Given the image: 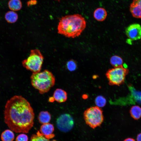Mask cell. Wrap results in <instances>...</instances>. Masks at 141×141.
<instances>
[{
	"label": "cell",
	"mask_w": 141,
	"mask_h": 141,
	"mask_svg": "<svg viewBox=\"0 0 141 141\" xmlns=\"http://www.w3.org/2000/svg\"><path fill=\"white\" fill-rule=\"evenodd\" d=\"M4 115L5 123L16 133H27L33 126V109L29 102L21 96H14L7 101Z\"/></svg>",
	"instance_id": "cell-1"
},
{
	"label": "cell",
	"mask_w": 141,
	"mask_h": 141,
	"mask_svg": "<svg viewBox=\"0 0 141 141\" xmlns=\"http://www.w3.org/2000/svg\"><path fill=\"white\" fill-rule=\"evenodd\" d=\"M86 26L85 19L81 15H67L60 19L58 33L68 38H75L81 34Z\"/></svg>",
	"instance_id": "cell-2"
},
{
	"label": "cell",
	"mask_w": 141,
	"mask_h": 141,
	"mask_svg": "<svg viewBox=\"0 0 141 141\" xmlns=\"http://www.w3.org/2000/svg\"><path fill=\"white\" fill-rule=\"evenodd\" d=\"M30 79L32 85L41 94L48 92L55 84L54 76L46 69L41 72L33 73Z\"/></svg>",
	"instance_id": "cell-3"
},
{
	"label": "cell",
	"mask_w": 141,
	"mask_h": 141,
	"mask_svg": "<svg viewBox=\"0 0 141 141\" xmlns=\"http://www.w3.org/2000/svg\"><path fill=\"white\" fill-rule=\"evenodd\" d=\"M83 116L86 124L93 129L99 126L104 119L103 110L97 106L87 109L84 113Z\"/></svg>",
	"instance_id": "cell-4"
},
{
	"label": "cell",
	"mask_w": 141,
	"mask_h": 141,
	"mask_svg": "<svg viewBox=\"0 0 141 141\" xmlns=\"http://www.w3.org/2000/svg\"><path fill=\"white\" fill-rule=\"evenodd\" d=\"M44 57L38 49L32 50L29 57L23 61L22 64L24 67L33 73L40 72L43 62Z\"/></svg>",
	"instance_id": "cell-5"
},
{
	"label": "cell",
	"mask_w": 141,
	"mask_h": 141,
	"mask_svg": "<svg viewBox=\"0 0 141 141\" xmlns=\"http://www.w3.org/2000/svg\"><path fill=\"white\" fill-rule=\"evenodd\" d=\"M129 72V70L123 66L109 69L105 75L110 85L119 86L124 84L126 76Z\"/></svg>",
	"instance_id": "cell-6"
},
{
	"label": "cell",
	"mask_w": 141,
	"mask_h": 141,
	"mask_svg": "<svg viewBox=\"0 0 141 141\" xmlns=\"http://www.w3.org/2000/svg\"><path fill=\"white\" fill-rule=\"evenodd\" d=\"M56 123L57 128L60 131L67 132L72 128L74 121L71 115L68 114H64L58 118Z\"/></svg>",
	"instance_id": "cell-7"
},
{
	"label": "cell",
	"mask_w": 141,
	"mask_h": 141,
	"mask_svg": "<svg viewBox=\"0 0 141 141\" xmlns=\"http://www.w3.org/2000/svg\"><path fill=\"white\" fill-rule=\"evenodd\" d=\"M125 33L131 40H136L139 39L141 38V26L137 23L131 24L126 28Z\"/></svg>",
	"instance_id": "cell-8"
},
{
	"label": "cell",
	"mask_w": 141,
	"mask_h": 141,
	"mask_svg": "<svg viewBox=\"0 0 141 141\" xmlns=\"http://www.w3.org/2000/svg\"><path fill=\"white\" fill-rule=\"evenodd\" d=\"M54 130L53 125L49 123L43 124L40 128V133L46 138L49 139L54 137L55 135L52 133Z\"/></svg>",
	"instance_id": "cell-9"
},
{
	"label": "cell",
	"mask_w": 141,
	"mask_h": 141,
	"mask_svg": "<svg viewBox=\"0 0 141 141\" xmlns=\"http://www.w3.org/2000/svg\"><path fill=\"white\" fill-rule=\"evenodd\" d=\"M130 10L133 17L141 19V0H133L130 4Z\"/></svg>",
	"instance_id": "cell-10"
},
{
	"label": "cell",
	"mask_w": 141,
	"mask_h": 141,
	"mask_svg": "<svg viewBox=\"0 0 141 141\" xmlns=\"http://www.w3.org/2000/svg\"><path fill=\"white\" fill-rule=\"evenodd\" d=\"M53 96L54 99L60 103L65 102L67 99V93L66 92L60 89H57L55 90Z\"/></svg>",
	"instance_id": "cell-11"
},
{
	"label": "cell",
	"mask_w": 141,
	"mask_h": 141,
	"mask_svg": "<svg viewBox=\"0 0 141 141\" xmlns=\"http://www.w3.org/2000/svg\"><path fill=\"white\" fill-rule=\"evenodd\" d=\"M107 13L104 8H99L96 9L94 11L93 16L98 21H102L104 20L106 18Z\"/></svg>",
	"instance_id": "cell-12"
},
{
	"label": "cell",
	"mask_w": 141,
	"mask_h": 141,
	"mask_svg": "<svg viewBox=\"0 0 141 141\" xmlns=\"http://www.w3.org/2000/svg\"><path fill=\"white\" fill-rule=\"evenodd\" d=\"M51 119V114L47 111H42L39 114L38 119L39 122L41 124L49 123Z\"/></svg>",
	"instance_id": "cell-13"
},
{
	"label": "cell",
	"mask_w": 141,
	"mask_h": 141,
	"mask_svg": "<svg viewBox=\"0 0 141 141\" xmlns=\"http://www.w3.org/2000/svg\"><path fill=\"white\" fill-rule=\"evenodd\" d=\"M1 137L2 141H13L15 135L12 131L7 129L2 132Z\"/></svg>",
	"instance_id": "cell-14"
},
{
	"label": "cell",
	"mask_w": 141,
	"mask_h": 141,
	"mask_svg": "<svg viewBox=\"0 0 141 141\" xmlns=\"http://www.w3.org/2000/svg\"><path fill=\"white\" fill-rule=\"evenodd\" d=\"M8 6L11 10L16 11L21 9L22 4L21 0H10L8 3Z\"/></svg>",
	"instance_id": "cell-15"
},
{
	"label": "cell",
	"mask_w": 141,
	"mask_h": 141,
	"mask_svg": "<svg viewBox=\"0 0 141 141\" xmlns=\"http://www.w3.org/2000/svg\"><path fill=\"white\" fill-rule=\"evenodd\" d=\"M130 113L133 119L138 120L141 117V108L137 105L133 106L130 109Z\"/></svg>",
	"instance_id": "cell-16"
},
{
	"label": "cell",
	"mask_w": 141,
	"mask_h": 141,
	"mask_svg": "<svg viewBox=\"0 0 141 141\" xmlns=\"http://www.w3.org/2000/svg\"><path fill=\"white\" fill-rule=\"evenodd\" d=\"M5 18V20L8 23H14L17 20L18 15L14 11H8L6 13Z\"/></svg>",
	"instance_id": "cell-17"
},
{
	"label": "cell",
	"mask_w": 141,
	"mask_h": 141,
	"mask_svg": "<svg viewBox=\"0 0 141 141\" xmlns=\"http://www.w3.org/2000/svg\"><path fill=\"white\" fill-rule=\"evenodd\" d=\"M110 63L114 67H116L122 66L123 61L121 57L117 55H115L111 57Z\"/></svg>",
	"instance_id": "cell-18"
},
{
	"label": "cell",
	"mask_w": 141,
	"mask_h": 141,
	"mask_svg": "<svg viewBox=\"0 0 141 141\" xmlns=\"http://www.w3.org/2000/svg\"><path fill=\"white\" fill-rule=\"evenodd\" d=\"M30 141H50L49 139L46 138L38 131L36 134H33L31 137Z\"/></svg>",
	"instance_id": "cell-19"
},
{
	"label": "cell",
	"mask_w": 141,
	"mask_h": 141,
	"mask_svg": "<svg viewBox=\"0 0 141 141\" xmlns=\"http://www.w3.org/2000/svg\"><path fill=\"white\" fill-rule=\"evenodd\" d=\"M95 103L96 106L100 108L103 107L106 105V100L103 96H98L96 97Z\"/></svg>",
	"instance_id": "cell-20"
},
{
	"label": "cell",
	"mask_w": 141,
	"mask_h": 141,
	"mask_svg": "<svg viewBox=\"0 0 141 141\" xmlns=\"http://www.w3.org/2000/svg\"><path fill=\"white\" fill-rule=\"evenodd\" d=\"M66 66L67 69L71 71L75 70L77 67L76 63L73 60H71L68 61L67 63Z\"/></svg>",
	"instance_id": "cell-21"
},
{
	"label": "cell",
	"mask_w": 141,
	"mask_h": 141,
	"mask_svg": "<svg viewBox=\"0 0 141 141\" xmlns=\"http://www.w3.org/2000/svg\"><path fill=\"white\" fill-rule=\"evenodd\" d=\"M28 137L26 134L22 133L18 135L16 137L15 141H28Z\"/></svg>",
	"instance_id": "cell-22"
},
{
	"label": "cell",
	"mask_w": 141,
	"mask_h": 141,
	"mask_svg": "<svg viewBox=\"0 0 141 141\" xmlns=\"http://www.w3.org/2000/svg\"><path fill=\"white\" fill-rule=\"evenodd\" d=\"M37 0H30L27 2V5L28 7L33 5H35L37 3Z\"/></svg>",
	"instance_id": "cell-23"
},
{
	"label": "cell",
	"mask_w": 141,
	"mask_h": 141,
	"mask_svg": "<svg viewBox=\"0 0 141 141\" xmlns=\"http://www.w3.org/2000/svg\"><path fill=\"white\" fill-rule=\"evenodd\" d=\"M136 139L137 141H141V133L138 135Z\"/></svg>",
	"instance_id": "cell-24"
},
{
	"label": "cell",
	"mask_w": 141,
	"mask_h": 141,
	"mask_svg": "<svg viewBox=\"0 0 141 141\" xmlns=\"http://www.w3.org/2000/svg\"><path fill=\"white\" fill-rule=\"evenodd\" d=\"M123 141H136L135 140L132 138H128L125 139Z\"/></svg>",
	"instance_id": "cell-25"
},
{
	"label": "cell",
	"mask_w": 141,
	"mask_h": 141,
	"mask_svg": "<svg viewBox=\"0 0 141 141\" xmlns=\"http://www.w3.org/2000/svg\"><path fill=\"white\" fill-rule=\"evenodd\" d=\"M51 141H56V140H55V139H53V140H52Z\"/></svg>",
	"instance_id": "cell-26"
},
{
	"label": "cell",
	"mask_w": 141,
	"mask_h": 141,
	"mask_svg": "<svg viewBox=\"0 0 141 141\" xmlns=\"http://www.w3.org/2000/svg\"><path fill=\"white\" fill-rule=\"evenodd\" d=\"M56 1H58L59 2H60L61 0H55Z\"/></svg>",
	"instance_id": "cell-27"
}]
</instances>
